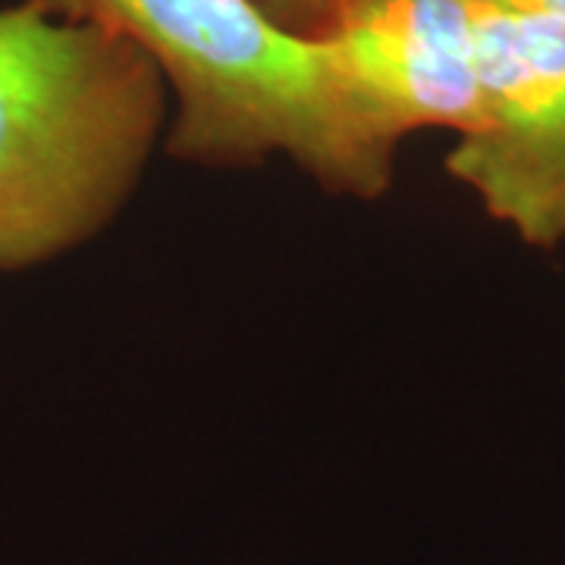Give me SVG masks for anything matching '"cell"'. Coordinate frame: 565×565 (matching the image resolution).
<instances>
[{
  "mask_svg": "<svg viewBox=\"0 0 565 565\" xmlns=\"http://www.w3.org/2000/svg\"><path fill=\"white\" fill-rule=\"evenodd\" d=\"M481 122L446 158L522 243H565V25L475 0Z\"/></svg>",
  "mask_w": 565,
  "mask_h": 565,
  "instance_id": "3",
  "label": "cell"
},
{
  "mask_svg": "<svg viewBox=\"0 0 565 565\" xmlns=\"http://www.w3.org/2000/svg\"><path fill=\"white\" fill-rule=\"evenodd\" d=\"M262 10L282 29L305 39H323L345 0H258Z\"/></svg>",
  "mask_w": 565,
  "mask_h": 565,
  "instance_id": "5",
  "label": "cell"
},
{
  "mask_svg": "<svg viewBox=\"0 0 565 565\" xmlns=\"http://www.w3.org/2000/svg\"><path fill=\"white\" fill-rule=\"evenodd\" d=\"M51 3L151 57L177 98L167 132L173 158L221 170L286 158L345 199L390 189L396 148L362 122L327 41L282 29L258 0Z\"/></svg>",
  "mask_w": 565,
  "mask_h": 565,
  "instance_id": "2",
  "label": "cell"
},
{
  "mask_svg": "<svg viewBox=\"0 0 565 565\" xmlns=\"http://www.w3.org/2000/svg\"><path fill=\"white\" fill-rule=\"evenodd\" d=\"M321 41L352 107L390 148L418 129H478L475 0H345Z\"/></svg>",
  "mask_w": 565,
  "mask_h": 565,
  "instance_id": "4",
  "label": "cell"
},
{
  "mask_svg": "<svg viewBox=\"0 0 565 565\" xmlns=\"http://www.w3.org/2000/svg\"><path fill=\"white\" fill-rule=\"evenodd\" d=\"M490 7H500L509 13H525V17H544L565 25V0H481Z\"/></svg>",
  "mask_w": 565,
  "mask_h": 565,
  "instance_id": "6",
  "label": "cell"
},
{
  "mask_svg": "<svg viewBox=\"0 0 565 565\" xmlns=\"http://www.w3.org/2000/svg\"><path fill=\"white\" fill-rule=\"evenodd\" d=\"M167 85L139 44L51 0L0 7V274L98 236L163 132Z\"/></svg>",
  "mask_w": 565,
  "mask_h": 565,
  "instance_id": "1",
  "label": "cell"
}]
</instances>
